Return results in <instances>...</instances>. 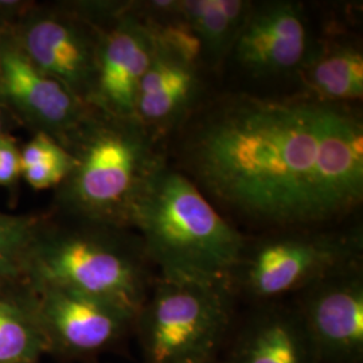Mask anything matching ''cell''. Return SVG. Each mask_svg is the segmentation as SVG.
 I'll use <instances>...</instances> for the list:
<instances>
[{"instance_id":"obj_1","label":"cell","mask_w":363,"mask_h":363,"mask_svg":"<svg viewBox=\"0 0 363 363\" xmlns=\"http://www.w3.org/2000/svg\"><path fill=\"white\" fill-rule=\"evenodd\" d=\"M186 156L195 183L262 225L303 229L362 202V121L337 103L237 97L202 120Z\"/></svg>"},{"instance_id":"obj_2","label":"cell","mask_w":363,"mask_h":363,"mask_svg":"<svg viewBox=\"0 0 363 363\" xmlns=\"http://www.w3.org/2000/svg\"><path fill=\"white\" fill-rule=\"evenodd\" d=\"M130 229L160 277L177 281L228 286L247 245L198 184L164 163L138 199Z\"/></svg>"},{"instance_id":"obj_3","label":"cell","mask_w":363,"mask_h":363,"mask_svg":"<svg viewBox=\"0 0 363 363\" xmlns=\"http://www.w3.org/2000/svg\"><path fill=\"white\" fill-rule=\"evenodd\" d=\"M151 262L138 234L43 211L23 274L34 286H61L138 313L151 286Z\"/></svg>"},{"instance_id":"obj_4","label":"cell","mask_w":363,"mask_h":363,"mask_svg":"<svg viewBox=\"0 0 363 363\" xmlns=\"http://www.w3.org/2000/svg\"><path fill=\"white\" fill-rule=\"evenodd\" d=\"M69 152L76 166L57 187L52 211L130 229L138 199L163 164L155 152L154 133L135 118L96 112Z\"/></svg>"},{"instance_id":"obj_5","label":"cell","mask_w":363,"mask_h":363,"mask_svg":"<svg viewBox=\"0 0 363 363\" xmlns=\"http://www.w3.org/2000/svg\"><path fill=\"white\" fill-rule=\"evenodd\" d=\"M233 294L225 284L156 279L133 330L143 363H217L233 325Z\"/></svg>"},{"instance_id":"obj_6","label":"cell","mask_w":363,"mask_h":363,"mask_svg":"<svg viewBox=\"0 0 363 363\" xmlns=\"http://www.w3.org/2000/svg\"><path fill=\"white\" fill-rule=\"evenodd\" d=\"M361 233H328L300 229L247 242L228 286L257 303H274L351 265L359 264Z\"/></svg>"},{"instance_id":"obj_7","label":"cell","mask_w":363,"mask_h":363,"mask_svg":"<svg viewBox=\"0 0 363 363\" xmlns=\"http://www.w3.org/2000/svg\"><path fill=\"white\" fill-rule=\"evenodd\" d=\"M115 1L37 3L7 30L27 61L88 104L105 21Z\"/></svg>"},{"instance_id":"obj_8","label":"cell","mask_w":363,"mask_h":363,"mask_svg":"<svg viewBox=\"0 0 363 363\" xmlns=\"http://www.w3.org/2000/svg\"><path fill=\"white\" fill-rule=\"evenodd\" d=\"M0 103L19 125L50 136L67 151L96 113L62 84L31 65L9 34L1 55Z\"/></svg>"},{"instance_id":"obj_9","label":"cell","mask_w":363,"mask_h":363,"mask_svg":"<svg viewBox=\"0 0 363 363\" xmlns=\"http://www.w3.org/2000/svg\"><path fill=\"white\" fill-rule=\"evenodd\" d=\"M48 354L93 359L133 330L136 313L116 303L61 286H37Z\"/></svg>"},{"instance_id":"obj_10","label":"cell","mask_w":363,"mask_h":363,"mask_svg":"<svg viewBox=\"0 0 363 363\" xmlns=\"http://www.w3.org/2000/svg\"><path fill=\"white\" fill-rule=\"evenodd\" d=\"M155 52L151 28L138 6L121 7L103 25L88 105L104 116L135 118L140 82Z\"/></svg>"},{"instance_id":"obj_11","label":"cell","mask_w":363,"mask_h":363,"mask_svg":"<svg viewBox=\"0 0 363 363\" xmlns=\"http://www.w3.org/2000/svg\"><path fill=\"white\" fill-rule=\"evenodd\" d=\"M358 265L300 292L296 306L320 363H362L363 277Z\"/></svg>"},{"instance_id":"obj_12","label":"cell","mask_w":363,"mask_h":363,"mask_svg":"<svg viewBox=\"0 0 363 363\" xmlns=\"http://www.w3.org/2000/svg\"><path fill=\"white\" fill-rule=\"evenodd\" d=\"M232 49L238 64L257 76L300 70L310 55L301 7L294 1L252 7Z\"/></svg>"},{"instance_id":"obj_13","label":"cell","mask_w":363,"mask_h":363,"mask_svg":"<svg viewBox=\"0 0 363 363\" xmlns=\"http://www.w3.org/2000/svg\"><path fill=\"white\" fill-rule=\"evenodd\" d=\"M225 363H320L298 306L259 304Z\"/></svg>"},{"instance_id":"obj_14","label":"cell","mask_w":363,"mask_h":363,"mask_svg":"<svg viewBox=\"0 0 363 363\" xmlns=\"http://www.w3.org/2000/svg\"><path fill=\"white\" fill-rule=\"evenodd\" d=\"M196 70L155 43L152 61L140 82L135 120L152 133L172 124L194 101L199 86Z\"/></svg>"},{"instance_id":"obj_15","label":"cell","mask_w":363,"mask_h":363,"mask_svg":"<svg viewBox=\"0 0 363 363\" xmlns=\"http://www.w3.org/2000/svg\"><path fill=\"white\" fill-rule=\"evenodd\" d=\"M48 343L38 291L25 274L0 280V363L39 362Z\"/></svg>"},{"instance_id":"obj_16","label":"cell","mask_w":363,"mask_h":363,"mask_svg":"<svg viewBox=\"0 0 363 363\" xmlns=\"http://www.w3.org/2000/svg\"><path fill=\"white\" fill-rule=\"evenodd\" d=\"M316 99L337 103L363 96V55L349 45H337L311 54L300 69Z\"/></svg>"},{"instance_id":"obj_17","label":"cell","mask_w":363,"mask_h":363,"mask_svg":"<svg viewBox=\"0 0 363 363\" xmlns=\"http://www.w3.org/2000/svg\"><path fill=\"white\" fill-rule=\"evenodd\" d=\"M22 179L34 190L57 189L76 166V157L52 138L43 133L21 147Z\"/></svg>"},{"instance_id":"obj_18","label":"cell","mask_w":363,"mask_h":363,"mask_svg":"<svg viewBox=\"0 0 363 363\" xmlns=\"http://www.w3.org/2000/svg\"><path fill=\"white\" fill-rule=\"evenodd\" d=\"M179 15L201 40L203 55L218 60L233 48L238 33L220 11L217 0H183Z\"/></svg>"},{"instance_id":"obj_19","label":"cell","mask_w":363,"mask_h":363,"mask_svg":"<svg viewBox=\"0 0 363 363\" xmlns=\"http://www.w3.org/2000/svg\"><path fill=\"white\" fill-rule=\"evenodd\" d=\"M42 213L10 214L0 211V280L23 274L27 250Z\"/></svg>"},{"instance_id":"obj_20","label":"cell","mask_w":363,"mask_h":363,"mask_svg":"<svg viewBox=\"0 0 363 363\" xmlns=\"http://www.w3.org/2000/svg\"><path fill=\"white\" fill-rule=\"evenodd\" d=\"M21 178V145L13 135H6L0 138V187L15 190Z\"/></svg>"},{"instance_id":"obj_21","label":"cell","mask_w":363,"mask_h":363,"mask_svg":"<svg viewBox=\"0 0 363 363\" xmlns=\"http://www.w3.org/2000/svg\"><path fill=\"white\" fill-rule=\"evenodd\" d=\"M16 127H19L18 121L15 120L13 113L0 103V138L6 135H11Z\"/></svg>"},{"instance_id":"obj_22","label":"cell","mask_w":363,"mask_h":363,"mask_svg":"<svg viewBox=\"0 0 363 363\" xmlns=\"http://www.w3.org/2000/svg\"><path fill=\"white\" fill-rule=\"evenodd\" d=\"M6 35H7V28L0 25V73H1V55H3V46H4Z\"/></svg>"},{"instance_id":"obj_23","label":"cell","mask_w":363,"mask_h":363,"mask_svg":"<svg viewBox=\"0 0 363 363\" xmlns=\"http://www.w3.org/2000/svg\"><path fill=\"white\" fill-rule=\"evenodd\" d=\"M23 363H38V362H23Z\"/></svg>"},{"instance_id":"obj_24","label":"cell","mask_w":363,"mask_h":363,"mask_svg":"<svg viewBox=\"0 0 363 363\" xmlns=\"http://www.w3.org/2000/svg\"><path fill=\"white\" fill-rule=\"evenodd\" d=\"M91 363H96V362H91Z\"/></svg>"},{"instance_id":"obj_25","label":"cell","mask_w":363,"mask_h":363,"mask_svg":"<svg viewBox=\"0 0 363 363\" xmlns=\"http://www.w3.org/2000/svg\"><path fill=\"white\" fill-rule=\"evenodd\" d=\"M217 363H220V362H217Z\"/></svg>"}]
</instances>
